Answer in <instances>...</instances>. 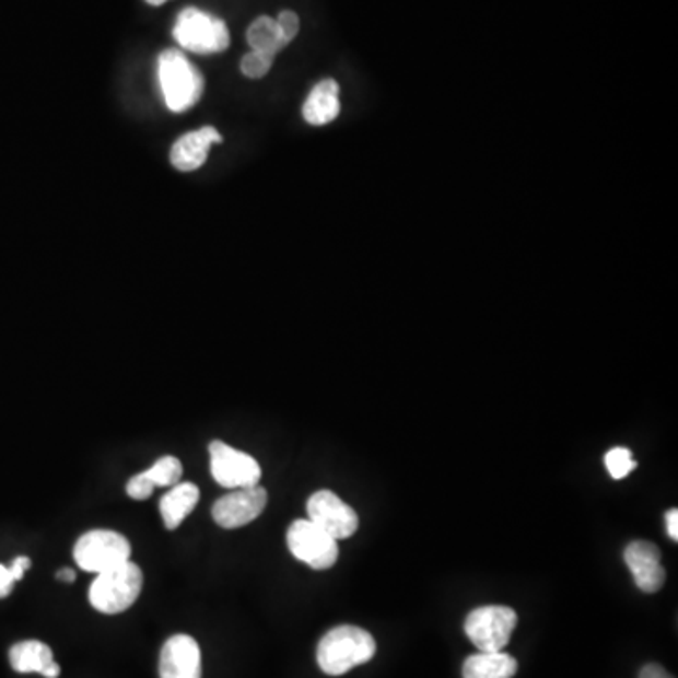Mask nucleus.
I'll return each instance as SVG.
<instances>
[{
  "instance_id": "f8f14e48",
  "label": "nucleus",
  "mask_w": 678,
  "mask_h": 678,
  "mask_svg": "<svg viewBox=\"0 0 678 678\" xmlns=\"http://www.w3.org/2000/svg\"><path fill=\"white\" fill-rule=\"evenodd\" d=\"M659 558H662V552L651 541H633L626 547V563L630 568L639 591L644 594H656L664 586L665 570Z\"/></svg>"
},
{
  "instance_id": "0eeeda50",
  "label": "nucleus",
  "mask_w": 678,
  "mask_h": 678,
  "mask_svg": "<svg viewBox=\"0 0 678 678\" xmlns=\"http://www.w3.org/2000/svg\"><path fill=\"white\" fill-rule=\"evenodd\" d=\"M287 545L292 557L317 571L330 570L338 562V541L325 529L307 521H294L287 531Z\"/></svg>"
},
{
  "instance_id": "9b49d317",
  "label": "nucleus",
  "mask_w": 678,
  "mask_h": 678,
  "mask_svg": "<svg viewBox=\"0 0 678 678\" xmlns=\"http://www.w3.org/2000/svg\"><path fill=\"white\" fill-rule=\"evenodd\" d=\"M161 678H202V654L197 641L179 633L164 643L159 659Z\"/></svg>"
},
{
  "instance_id": "4be33fe9",
  "label": "nucleus",
  "mask_w": 678,
  "mask_h": 678,
  "mask_svg": "<svg viewBox=\"0 0 678 678\" xmlns=\"http://www.w3.org/2000/svg\"><path fill=\"white\" fill-rule=\"evenodd\" d=\"M153 490H155V484L150 481V477L145 474H138L127 482V494L132 498V500H148L151 494H153Z\"/></svg>"
},
{
  "instance_id": "412c9836",
  "label": "nucleus",
  "mask_w": 678,
  "mask_h": 678,
  "mask_svg": "<svg viewBox=\"0 0 678 678\" xmlns=\"http://www.w3.org/2000/svg\"><path fill=\"white\" fill-rule=\"evenodd\" d=\"M276 57L270 55L258 54V51H249V54L242 57L239 68H242V74L245 78H252V80H260L270 72L271 65H273Z\"/></svg>"
},
{
  "instance_id": "b1692460",
  "label": "nucleus",
  "mask_w": 678,
  "mask_h": 678,
  "mask_svg": "<svg viewBox=\"0 0 678 678\" xmlns=\"http://www.w3.org/2000/svg\"><path fill=\"white\" fill-rule=\"evenodd\" d=\"M14 576H12L10 570L0 563V599L12 594V591H14Z\"/></svg>"
},
{
  "instance_id": "a211bd4d",
  "label": "nucleus",
  "mask_w": 678,
  "mask_h": 678,
  "mask_svg": "<svg viewBox=\"0 0 678 678\" xmlns=\"http://www.w3.org/2000/svg\"><path fill=\"white\" fill-rule=\"evenodd\" d=\"M247 42L252 46V51L270 55V57H276L281 49L289 46L279 31L278 21L268 15H260L253 21L247 28Z\"/></svg>"
},
{
  "instance_id": "f3484780",
  "label": "nucleus",
  "mask_w": 678,
  "mask_h": 678,
  "mask_svg": "<svg viewBox=\"0 0 678 678\" xmlns=\"http://www.w3.org/2000/svg\"><path fill=\"white\" fill-rule=\"evenodd\" d=\"M10 664L17 673H44L54 664V652L40 641H21L10 648Z\"/></svg>"
},
{
  "instance_id": "c85d7f7f",
  "label": "nucleus",
  "mask_w": 678,
  "mask_h": 678,
  "mask_svg": "<svg viewBox=\"0 0 678 678\" xmlns=\"http://www.w3.org/2000/svg\"><path fill=\"white\" fill-rule=\"evenodd\" d=\"M57 578H59V581H67V583H74L75 573L72 570H61L57 573Z\"/></svg>"
},
{
  "instance_id": "423d86ee",
  "label": "nucleus",
  "mask_w": 678,
  "mask_h": 678,
  "mask_svg": "<svg viewBox=\"0 0 678 678\" xmlns=\"http://www.w3.org/2000/svg\"><path fill=\"white\" fill-rule=\"evenodd\" d=\"M515 609L505 605H487L471 610L466 618V635L481 652H502L515 631Z\"/></svg>"
},
{
  "instance_id": "7ed1b4c3",
  "label": "nucleus",
  "mask_w": 678,
  "mask_h": 678,
  "mask_svg": "<svg viewBox=\"0 0 678 678\" xmlns=\"http://www.w3.org/2000/svg\"><path fill=\"white\" fill-rule=\"evenodd\" d=\"M142 586V570L129 560L95 576L89 588V601L104 615H119L136 604Z\"/></svg>"
},
{
  "instance_id": "9d476101",
  "label": "nucleus",
  "mask_w": 678,
  "mask_h": 678,
  "mask_svg": "<svg viewBox=\"0 0 678 678\" xmlns=\"http://www.w3.org/2000/svg\"><path fill=\"white\" fill-rule=\"evenodd\" d=\"M266 503L268 492L258 484L249 489H236L213 503L211 516L221 528H242L265 513Z\"/></svg>"
},
{
  "instance_id": "39448f33",
  "label": "nucleus",
  "mask_w": 678,
  "mask_h": 678,
  "mask_svg": "<svg viewBox=\"0 0 678 678\" xmlns=\"http://www.w3.org/2000/svg\"><path fill=\"white\" fill-rule=\"evenodd\" d=\"M130 542L114 529H91L74 545V560L87 573H102L130 560Z\"/></svg>"
},
{
  "instance_id": "4468645a",
  "label": "nucleus",
  "mask_w": 678,
  "mask_h": 678,
  "mask_svg": "<svg viewBox=\"0 0 678 678\" xmlns=\"http://www.w3.org/2000/svg\"><path fill=\"white\" fill-rule=\"evenodd\" d=\"M339 112H341L339 85L330 78L317 83L302 106L305 122H309L313 127H323V125L332 122L334 119H338Z\"/></svg>"
},
{
  "instance_id": "aec40b11",
  "label": "nucleus",
  "mask_w": 678,
  "mask_h": 678,
  "mask_svg": "<svg viewBox=\"0 0 678 678\" xmlns=\"http://www.w3.org/2000/svg\"><path fill=\"white\" fill-rule=\"evenodd\" d=\"M605 466H607L610 477L620 481V479H624L633 469L638 468V461L633 460L631 451L617 447L610 448L609 453L605 455Z\"/></svg>"
},
{
  "instance_id": "1a4fd4ad",
  "label": "nucleus",
  "mask_w": 678,
  "mask_h": 678,
  "mask_svg": "<svg viewBox=\"0 0 678 678\" xmlns=\"http://www.w3.org/2000/svg\"><path fill=\"white\" fill-rule=\"evenodd\" d=\"M307 515L336 541L349 539L359 529V515L354 508L330 490H319L307 500Z\"/></svg>"
},
{
  "instance_id": "f257e3e1",
  "label": "nucleus",
  "mask_w": 678,
  "mask_h": 678,
  "mask_svg": "<svg viewBox=\"0 0 678 678\" xmlns=\"http://www.w3.org/2000/svg\"><path fill=\"white\" fill-rule=\"evenodd\" d=\"M375 639L356 626H338L320 639L317 664L326 675L339 677L375 656Z\"/></svg>"
},
{
  "instance_id": "f03ea898",
  "label": "nucleus",
  "mask_w": 678,
  "mask_h": 678,
  "mask_svg": "<svg viewBox=\"0 0 678 678\" xmlns=\"http://www.w3.org/2000/svg\"><path fill=\"white\" fill-rule=\"evenodd\" d=\"M159 82L164 102L174 114H184L202 98V74L177 49H166L159 55Z\"/></svg>"
},
{
  "instance_id": "6e6552de",
  "label": "nucleus",
  "mask_w": 678,
  "mask_h": 678,
  "mask_svg": "<svg viewBox=\"0 0 678 678\" xmlns=\"http://www.w3.org/2000/svg\"><path fill=\"white\" fill-rule=\"evenodd\" d=\"M210 469L211 477L223 489L257 487L262 477V469L252 455L219 440L210 443Z\"/></svg>"
},
{
  "instance_id": "ddd939ff",
  "label": "nucleus",
  "mask_w": 678,
  "mask_h": 678,
  "mask_svg": "<svg viewBox=\"0 0 678 678\" xmlns=\"http://www.w3.org/2000/svg\"><path fill=\"white\" fill-rule=\"evenodd\" d=\"M221 142H223V136L219 135V130L213 127L192 130L182 136L172 145L170 161L182 172H195L208 161L211 145Z\"/></svg>"
},
{
  "instance_id": "a878e982",
  "label": "nucleus",
  "mask_w": 678,
  "mask_h": 678,
  "mask_svg": "<svg viewBox=\"0 0 678 678\" xmlns=\"http://www.w3.org/2000/svg\"><path fill=\"white\" fill-rule=\"evenodd\" d=\"M639 678H673L669 673L665 671L664 667L658 664H648L644 665L641 673H639Z\"/></svg>"
},
{
  "instance_id": "cd10ccee",
  "label": "nucleus",
  "mask_w": 678,
  "mask_h": 678,
  "mask_svg": "<svg viewBox=\"0 0 678 678\" xmlns=\"http://www.w3.org/2000/svg\"><path fill=\"white\" fill-rule=\"evenodd\" d=\"M59 673H61V667H59V664H55L54 662V664L49 665L46 671L42 673V677L57 678L59 677Z\"/></svg>"
},
{
  "instance_id": "20e7f679",
  "label": "nucleus",
  "mask_w": 678,
  "mask_h": 678,
  "mask_svg": "<svg viewBox=\"0 0 678 678\" xmlns=\"http://www.w3.org/2000/svg\"><path fill=\"white\" fill-rule=\"evenodd\" d=\"M174 38L190 54H223L231 46V33L226 23L198 8H185L177 15Z\"/></svg>"
},
{
  "instance_id": "2eb2a0df",
  "label": "nucleus",
  "mask_w": 678,
  "mask_h": 678,
  "mask_svg": "<svg viewBox=\"0 0 678 678\" xmlns=\"http://www.w3.org/2000/svg\"><path fill=\"white\" fill-rule=\"evenodd\" d=\"M200 500V490L192 482H177L170 492L161 500V516H163L166 529H176L185 518L190 515V511L197 507Z\"/></svg>"
},
{
  "instance_id": "5701e85b",
  "label": "nucleus",
  "mask_w": 678,
  "mask_h": 678,
  "mask_svg": "<svg viewBox=\"0 0 678 678\" xmlns=\"http://www.w3.org/2000/svg\"><path fill=\"white\" fill-rule=\"evenodd\" d=\"M276 21H278L279 31L283 34L287 44H291V42L296 38V34H299L300 31L299 15L291 12V10H283Z\"/></svg>"
},
{
  "instance_id": "dca6fc26",
  "label": "nucleus",
  "mask_w": 678,
  "mask_h": 678,
  "mask_svg": "<svg viewBox=\"0 0 678 678\" xmlns=\"http://www.w3.org/2000/svg\"><path fill=\"white\" fill-rule=\"evenodd\" d=\"M518 664L505 652H479L464 662V678H513Z\"/></svg>"
},
{
  "instance_id": "bb28decb",
  "label": "nucleus",
  "mask_w": 678,
  "mask_h": 678,
  "mask_svg": "<svg viewBox=\"0 0 678 678\" xmlns=\"http://www.w3.org/2000/svg\"><path fill=\"white\" fill-rule=\"evenodd\" d=\"M665 521H667V534L671 539L678 541V511L677 508H671V511H667L665 513Z\"/></svg>"
},
{
  "instance_id": "393cba45",
  "label": "nucleus",
  "mask_w": 678,
  "mask_h": 678,
  "mask_svg": "<svg viewBox=\"0 0 678 678\" xmlns=\"http://www.w3.org/2000/svg\"><path fill=\"white\" fill-rule=\"evenodd\" d=\"M28 568H31V560H28L27 557H17L8 570H10V573L14 576L15 583H17V581H21V578L25 576V571H27Z\"/></svg>"
},
{
  "instance_id": "c756f323",
  "label": "nucleus",
  "mask_w": 678,
  "mask_h": 678,
  "mask_svg": "<svg viewBox=\"0 0 678 678\" xmlns=\"http://www.w3.org/2000/svg\"><path fill=\"white\" fill-rule=\"evenodd\" d=\"M145 2L151 7H163L164 2H168V0H145Z\"/></svg>"
},
{
  "instance_id": "6ab92c4d",
  "label": "nucleus",
  "mask_w": 678,
  "mask_h": 678,
  "mask_svg": "<svg viewBox=\"0 0 678 678\" xmlns=\"http://www.w3.org/2000/svg\"><path fill=\"white\" fill-rule=\"evenodd\" d=\"M143 474L150 477V481L155 484V489L156 487H166V489L170 487L172 489L182 479L184 466H182V461L177 460L176 456H163Z\"/></svg>"
}]
</instances>
